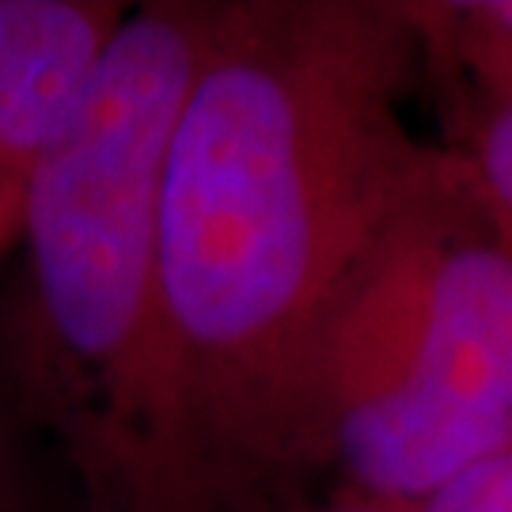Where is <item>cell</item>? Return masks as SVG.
<instances>
[{"mask_svg":"<svg viewBox=\"0 0 512 512\" xmlns=\"http://www.w3.org/2000/svg\"><path fill=\"white\" fill-rule=\"evenodd\" d=\"M410 16L220 12L167 156L148 346L126 486L179 467L323 448L334 334L387 236L437 179L399 122Z\"/></svg>","mask_w":512,"mask_h":512,"instance_id":"cell-1","label":"cell"},{"mask_svg":"<svg viewBox=\"0 0 512 512\" xmlns=\"http://www.w3.org/2000/svg\"><path fill=\"white\" fill-rule=\"evenodd\" d=\"M323 448L384 505L512 452V224L444 167L334 334Z\"/></svg>","mask_w":512,"mask_h":512,"instance_id":"cell-3","label":"cell"},{"mask_svg":"<svg viewBox=\"0 0 512 512\" xmlns=\"http://www.w3.org/2000/svg\"><path fill=\"white\" fill-rule=\"evenodd\" d=\"M467 31L475 27V50L482 73L494 80L501 92L512 84V0H486V4H463Z\"/></svg>","mask_w":512,"mask_h":512,"instance_id":"cell-7","label":"cell"},{"mask_svg":"<svg viewBox=\"0 0 512 512\" xmlns=\"http://www.w3.org/2000/svg\"><path fill=\"white\" fill-rule=\"evenodd\" d=\"M475 183L486 202L512 224V84L497 92L490 118L478 129Z\"/></svg>","mask_w":512,"mask_h":512,"instance_id":"cell-5","label":"cell"},{"mask_svg":"<svg viewBox=\"0 0 512 512\" xmlns=\"http://www.w3.org/2000/svg\"><path fill=\"white\" fill-rule=\"evenodd\" d=\"M217 16L179 4L122 16L23 183L19 232L42 361L103 478L129 475L156 323L167 156Z\"/></svg>","mask_w":512,"mask_h":512,"instance_id":"cell-2","label":"cell"},{"mask_svg":"<svg viewBox=\"0 0 512 512\" xmlns=\"http://www.w3.org/2000/svg\"><path fill=\"white\" fill-rule=\"evenodd\" d=\"M118 4L0 0V198L19 205L27 171L69 114L110 35Z\"/></svg>","mask_w":512,"mask_h":512,"instance_id":"cell-4","label":"cell"},{"mask_svg":"<svg viewBox=\"0 0 512 512\" xmlns=\"http://www.w3.org/2000/svg\"><path fill=\"white\" fill-rule=\"evenodd\" d=\"M12 232H19V205L0 202V243L12 236Z\"/></svg>","mask_w":512,"mask_h":512,"instance_id":"cell-8","label":"cell"},{"mask_svg":"<svg viewBox=\"0 0 512 512\" xmlns=\"http://www.w3.org/2000/svg\"><path fill=\"white\" fill-rule=\"evenodd\" d=\"M327 512H406L399 505H384V501H372V505H342V509H327Z\"/></svg>","mask_w":512,"mask_h":512,"instance_id":"cell-9","label":"cell"},{"mask_svg":"<svg viewBox=\"0 0 512 512\" xmlns=\"http://www.w3.org/2000/svg\"><path fill=\"white\" fill-rule=\"evenodd\" d=\"M418 512H512V452L482 459L444 482L421 501Z\"/></svg>","mask_w":512,"mask_h":512,"instance_id":"cell-6","label":"cell"},{"mask_svg":"<svg viewBox=\"0 0 512 512\" xmlns=\"http://www.w3.org/2000/svg\"><path fill=\"white\" fill-rule=\"evenodd\" d=\"M4 486H8V471H4V440H0V512H4Z\"/></svg>","mask_w":512,"mask_h":512,"instance_id":"cell-10","label":"cell"}]
</instances>
